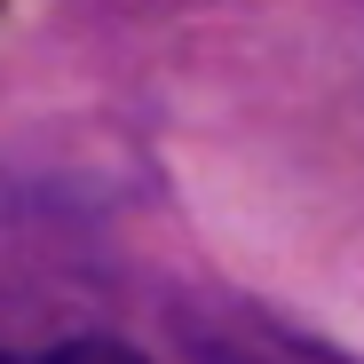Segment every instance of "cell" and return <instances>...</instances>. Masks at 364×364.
Listing matches in <instances>:
<instances>
[{
    "mask_svg": "<svg viewBox=\"0 0 364 364\" xmlns=\"http://www.w3.org/2000/svg\"><path fill=\"white\" fill-rule=\"evenodd\" d=\"M0 364H151V356L127 348V341H111V333H80V341H55V348H40V356L0 348Z\"/></svg>",
    "mask_w": 364,
    "mask_h": 364,
    "instance_id": "1",
    "label": "cell"
}]
</instances>
